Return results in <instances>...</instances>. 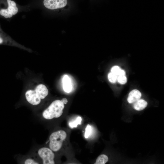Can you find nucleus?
Segmentation results:
<instances>
[{"mask_svg":"<svg viewBox=\"0 0 164 164\" xmlns=\"http://www.w3.org/2000/svg\"><path fill=\"white\" fill-rule=\"evenodd\" d=\"M48 91L44 84L38 85L35 89L29 90L25 93V96L27 101L33 105H37L48 95Z\"/></svg>","mask_w":164,"mask_h":164,"instance_id":"1","label":"nucleus"},{"mask_svg":"<svg viewBox=\"0 0 164 164\" xmlns=\"http://www.w3.org/2000/svg\"><path fill=\"white\" fill-rule=\"evenodd\" d=\"M64 108V104L61 101L56 100L43 111L42 114L43 117L48 120L59 118L62 114Z\"/></svg>","mask_w":164,"mask_h":164,"instance_id":"2","label":"nucleus"},{"mask_svg":"<svg viewBox=\"0 0 164 164\" xmlns=\"http://www.w3.org/2000/svg\"><path fill=\"white\" fill-rule=\"evenodd\" d=\"M67 136L66 132L62 130L52 133L49 137L50 148L53 152L59 151L62 147L63 143Z\"/></svg>","mask_w":164,"mask_h":164,"instance_id":"3","label":"nucleus"},{"mask_svg":"<svg viewBox=\"0 0 164 164\" xmlns=\"http://www.w3.org/2000/svg\"><path fill=\"white\" fill-rule=\"evenodd\" d=\"M38 154L42 159L43 164H54L55 155L53 151L50 149L43 147L38 151Z\"/></svg>","mask_w":164,"mask_h":164,"instance_id":"4","label":"nucleus"},{"mask_svg":"<svg viewBox=\"0 0 164 164\" xmlns=\"http://www.w3.org/2000/svg\"><path fill=\"white\" fill-rule=\"evenodd\" d=\"M8 4L7 8L0 10V15L5 18H10L16 14L18 11L15 2L11 0H7Z\"/></svg>","mask_w":164,"mask_h":164,"instance_id":"5","label":"nucleus"},{"mask_svg":"<svg viewBox=\"0 0 164 164\" xmlns=\"http://www.w3.org/2000/svg\"><path fill=\"white\" fill-rule=\"evenodd\" d=\"M44 6L50 10L64 8L68 4L67 0H43Z\"/></svg>","mask_w":164,"mask_h":164,"instance_id":"6","label":"nucleus"},{"mask_svg":"<svg viewBox=\"0 0 164 164\" xmlns=\"http://www.w3.org/2000/svg\"><path fill=\"white\" fill-rule=\"evenodd\" d=\"M142 96L141 93L137 89L132 91L129 93L127 100L130 104L140 99Z\"/></svg>","mask_w":164,"mask_h":164,"instance_id":"7","label":"nucleus"},{"mask_svg":"<svg viewBox=\"0 0 164 164\" xmlns=\"http://www.w3.org/2000/svg\"><path fill=\"white\" fill-rule=\"evenodd\" d=\"M62 82L64 91L67 93L70 92L72 89V85L70 79L68 75H66L64 76Z\"/></svg>","mask_w":164,"mask_h":164,"instance_id":"8","label":"nucleus"},{"mask_svg":"<svg viewBox=\"0 0 164 164\" xmlns=\"http://www.w3.org/2000/svg\"><path fill=\"white\" fill-rule=\"evenodd\" d=\"M133 107L136 110L141 111L144 109L147 105V102L144 100L139 99L134 103Z\"/></svg>","mask_w":164,"mask_h":164,"instance_id":"9","label":"nucleus"},{"mask_svg":"<svg viewBox=\"0 0 164 164\" xmlns=\"http://www.w3.org/2000/svg\"><path fill=\"white\" fill-rule=\"evenodd\" d=\"M108 157L104 154L99 155L97 158L94 164H105L108 161Z\"/></svg>","mask_w":164,"mask_h":164,"instance_id":"10","label":"nucleus"},{"mask_svg":"<svg viewBox=\"0 0 164 164\" xmlns=\"http://www.w3.org/2000/svg\"><path fill=\"white\" fill-rule=\"evenodd\" d=\"M82 118L80 116H78L77 118L73 122H70L69 123V125L71 128L74 127L76 128L78 125H81V123Z\"/></svg>","mask_w":164,"mask_h":164,"instance_id":"11","label":"nucleus"},{"mask_svg":"<svg viewBox=\"0 0 164 164\" xmlns=\"http://www.w3.org/2000/svg\"><path fill=\"white\" fill-rule=\"evenodd\" d=\"M118 76L112 72L109 73L108 75V78L109 81L112 83H115L117 80Z\"/></svg>","mask_w":164,"mask_h":164,"instance_id":"12","label":"nucleus"},{"mask_svg":"<svg viewBox=\"0 0 164 164\" xmlns=\"http://www.w3.org/2000/svg\"><path fill=\"white\" fill-rule=\"evenodd\" d=\"M121 69L118 66H115L112 67L111 69V71L112 73L116 75L118 77L119 75Z\"/></svg>","mask_w":164,"mask_h":164,"instance_id":"13","label":"nucleus"},{"mask_svg":"<svg viewBox=\"0 0 164 164\" xmlns=\"http://www.w3.org/2000/svg\"><path fill=\"white\" fill-rule=\"evenodd\" d=\"M118 82L121 84H124L127 81V78L125 75L119 76L117 78Z\"/></svg>","mask_w":164,"mask_h":164,"instance_id":"14","label":"nucleus"},{"mask_svg":"<svg viewBox=\"0 0 164 164\" xmlns=\"http://www.w3.org/2000/svg\"><path fill=\"white\" fill-rule=\"evenodd\" d=\"M91 128L90 125H88L85 128L84 137L85 138H87L91 134Z\"/></svg>","mask_w":164,"mask_h":164,"instance_id":"15","label":"nucleus"},{"mask_svg":"<svg viewBox=\"0 0 164 164\" xmlns=\"http://www.w3.org/2000/svg\"><path fill=\"white\" fill-rule=\"evenodd\" d=\"M25 164H38L39 163L32 159H28L25 160L24 163Z\"/></svg>","mask_w":164,"mask_h":164,"instance_id":"16","label":"nucleus"},{"mask_svg":"<svg viewBox=\"0 0 164 164\" xmlns=\"http://www.w3.org/2000/svg\"><path fill=\"white\" fill-rule=\"evenodd\" d=\"M61 101L64 104H66L67 103L68 101L67 98H63L61 100Z\"/></svg>","mask_w":164,"mask_h":164,"instance_id":"17","label":"nucleus"},{"mask_svg":"<svg viewBox=\"0 0 164 164\" xmlns=\"http://www.w3.org/2000/svg\"><path fill=\"white\" fill-rule=\"evenodd\" d=\"M3 42V40L0 37V43H1Z\"/></svg>","mask_w":164,"mask_h":164,"instance_id":"18","label":"nucleus"}]
</instances>
